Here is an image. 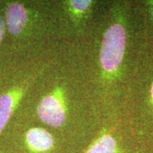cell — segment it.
Listing matches in <instances>:
<instances>
[{"label":"cell","mask_w":153,"mask_h":153,"mask_svg":"<svg viewBox=\"0 0 153 153\" xmlns=\"http://www.w3.org/2000/svg\"><path fill=\"white\" fill-rule=\"evenodd\" d=\"M19 110L81 151L105 118L80 49L66 46L55 55Z\"/></svg>","instance_id":"obj_1"},{"label":"cell","mask_w":153,"mask_h":153,"mask_svg":"<svg viewBox=\"0 0 153 153\" xmlns=\"http://www.w3.org/2000/svg\"><path fill=\"white\" fill-rule=\"evenodd\" d=\"M129 24L127 3L105 0L94 33L79 49L105 117L123 112L131 82Z\"/></svg>","instance_id":"obj_2"},{"label":"cell","mask_w":153,"mask_h":153,"mask_svg":"<svg viewBox=\"0 0 153 153\" xmlns=\"http://www.w3.org/2000/svg\"><path fill=\"white\" fill-rule=\"evenodd\" d=\"M4 16L16 60L50 56L63 47L56 0L8 2Z\"/></svg>","instance_id":"obj_3"},{"label":"cell","mask_w":153,"mask_h":153,"mask_svg":"<svg viewBox=\"0 0 153 153\" xmlns=\"http://www.w3.org/2000/svg\"><path fill=\"white\" fill-rule=\"evenodd\" d=\"M105 0H56L63 46L81 49L94 33Z\"/></svg>","instance_id":"obj_4"},{"label":"cell","mask_w":153,"mask_h":153,"mask_svg":"<svg viewBox=\"0 0 153 153\" xmlns=\"http://www.w3.org/2000/svg\"><path fill=\"white\" fill-rule=\"evenodd\" d=\"M15 139L19 153H79L81 150L18 110Z\"/></svg>","instance_id":"obj_5"},{"label":"cell","mask_w":153,"mask_h":153,"mask_svg":"<svg viewBox=\"0 0 153 153\" xmlns=\"http://www.w3.org/2000/svg\"><path fill=\"white\" fill-rule=\"evenodd\" d=\"M129 124L123 113L106 117L101 127L79 153H144L146 148L131 142Z\"/></svg>","instance_id":"obj_6"},{"label":"cell","mask_w":153,"mask_h":153,"mask_svg":"<svg viewBox=\"0 0 153 153\" xmlns=\"http://www.w3.org/2000/svg\"><path fill=\"white\" fill-rule=\"evenodd\" d=\"M6 37H7V29H6L4 16V8H3V14L0 12V47L4 45Z\"/></svg>","instance_id":"obj_7"},{"label":"cell","mask_w":153,"mask_h":153,"mask_svg":"<svg viewBox=\"0 0 153 153\" xmlns=\"http://www.w3.org/2000/svg\"><path fill=\"white\" fill-rule=\"evenodd\" d=\"M147 101L151 104L150 106L153 108V77L152 81L150 83L147 88Z\"/></svg>","instance_id":"obj_8"},{"label":"cell","mask_w":153,"mask_h":153,"mask_svg":"<svg viewBox=\"0 0 153 153\" xmlns=\"http://www.w3.org/2000/svg\"><path fill=\"white\" fill-rule=\"evenodd\" d=\"M151 16H152V19L153 22V2L152 4V6H151Z\"/></svg>","instance_id":"obj_9"}]
</instances>
